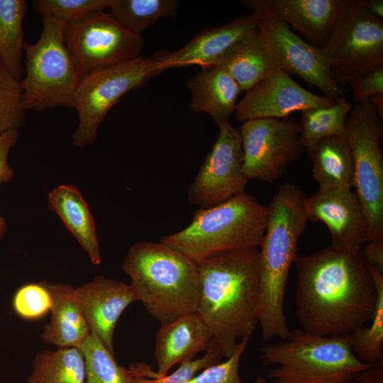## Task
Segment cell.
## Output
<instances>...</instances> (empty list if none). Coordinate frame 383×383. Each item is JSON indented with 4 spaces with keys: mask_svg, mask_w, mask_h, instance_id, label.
Instances as JSON below:
<instances>
[{
    "mask_svg": "<svg viewBox=\"0 0 383 383\" xmlns=\"http://www.w3.org/2000/svg\"><path fill=\"white\" fill-rule=\"evenodd\" d=\"M296 315L308 332L323 336L350 333L369 322L377 290L360 252L331 245L295 260Z\"/></svg>",
    "mask_w": 383,
    "mask_h": 383,
    "instance_id": "cell-1",
    "label": "cell"
},
{
    "mask_svg": "<svg viewBox=\"0 0 383 383\" xmlns=\"http://www.w3.org/2000/svg\"><path fill=\"white\" fill-rule=\"evenodd\" d=\"M196 313L210 329L224 357L251 335L258 324L260 294L259 250L226 252L197 264Z\"/></svg>",
    "mask_w": 383,
    "mask_h": 383,
    "instance_id": "cell-2",
    "label": "cell"
},
{
    "mask_svg": "<svg viewBox=\"0 0 383 383\" xmlns=\"http://www.w3.org/2000/svg\"><path fill=\"white\" fill-rule=\"evenodd\" d=\"M306 197L299 187L286 182L268 206L267 228L259 246L258 324L263 341L285 339L290 334L284 296L290 267L297 257L298 241L309 221Z\"/></svg>",
    "mask_w": 383,
    "mask_h": 383,
    "instance_id": "cell-3",
    "label": "cell"
},
{
    "mask_svg": "<svg viewBox=\"0 0 383 383\" xmlns=\"http://www.w3.org/2000/svg\"><path fill=\"white\" fill-rule=\"evenodd\" d=\"M122 268L138 301L161 324L196 312L197 264L180 252L161 241L138 242L129 248Z\"/></svg>",
    "mask_w": 383,
    "mask_h": 383,
    "instance_id": "cell-4",
    "label": "cell"
},
{
    "mask_svg": "<svg viewBox=\"0 0 383 383\" xmlns=\"http://www.w3.org/2000/svg\"><path fill=\"white\" fill-rule=\"evenodd\" d=\"M268 206L242 193L209 208H200L184 229L160 241L199 262L244 248H257L265 235Z\"/></svg>",
    "mask_w": 383,
    "mask_h": 383,
    "instance_id": "cell-5",
    "label": "cell"
},
{
    "mask_svg": "<svg viewBox=\"0 0 383 383\" xmlns=\"http://www.w3.org/2000/svg\"><path fill=\"white\" fill-rule=\"evenodd\" d=\"M260 353L262 364L274 366L267 374L273 383H348L374 366L355 355L348 334L292 330L287 338L262 346Z\"/></svg>",
    "mask_w": 383,
    "mask_h": 383,
    "instance_id": "cell-6",
    "label": "cell"
},
{
    "mask_svg": "<svg viewBox=\"0 0 383 383\" xmlns=\"http://www.w3.org/2000/svg\"><path fill=\"white\" fill-rule=\"evenodd\" d=\"M40 15L43 27L38 40L23 45L22 106L26 111L74 107L82 76L64 41V22Z\"/></svg>",
    "mask_w": 383,
    "mask_h": 383,
    "instance_id": "cell-7",
    "label": "cell"
},
{
    "mask_svg": "<svg viewBox=\"0 0 383 383\" xmlns=\"http://www.w3.org/2000/svg\"><path fill=\"white\" fill-rule=\"evenodd\" d=\"M382 134V119L369 99L353 106L344 136L353 161L355 192L368 223V241L383 240Z\"/></svg>",
    "mask_w": 383,
    "mask_h": 383,
    "instance_id": "cell-8",
    "label": "cell"
},
{
    "mask_svg": "<svg viewBox=\"0 0 383 383\" xmlns=\"http://www.w3.org/2000/svg\"><path fill=\"white\" fill-rule=\"evenodd\" d=\"M162 71L151 57L140 56L82 77L74 96L79 123L72 135L73 144L79 148L91 144L102 121L121 98Z\"/></svg>",
    "mask_w": 383,
    "mask_h": 383,
    "instance_id": "cell-9",
    "label": "cell"
},
{
    "mask_svg": "<svg viewBox=\"0 0 383 383\" xmlns=\"http://www.w3.org/2000/svg\"><path fill=\"white\" fill-rule=\"evenodd\" d=\"M330 73L341 88L383 67V19L370 14L364 0H346L326 48Z\"/></svg>",
    "mask_w": 383,
    "mask_h": 383,
    "instance_id": "cell-10",
    "label": "cell"
},
{
    "mask_svg": "<svg viewBox=\"0 0 383 383\" xmlns=\"http://www.w3.org/2000/svg\"><path fill=\"white\" fill-rule=\"evenodd\" d=\"M63 37L82 77L135 59L144 46L141 35L125 29L104 11L65 22Z\"/></svg>",
    "mask_w": 383,
    "mask_h": 383,
    "instance_id": "cell-11",
    "label": "cell"
},
{
    "mask_svg": "<svg viewBox=\"0 0 383 383\" xmlns=\"http://www.w3.org/2000/svg\"><path fill=\"white\" fill-rule=\"evenodd\" d=\"M239 133L243 173L248 180L273 183L304 152L299 123L294 118L248 120Z\"/></svg>",
    "mask_w": 383,
    "mask_h": 383,
    "instance_id": "cell-12",
    "label": "cell"
},
{
    "mask_svg": "<svg viewBox=\"0 0 383 383\" xmlns=\"http://www.w3.org/2000/svg\"><path fill=\"white\" fill-rule=\"evenodd\" d=\"M258 30L277 70L297 75L330 99L344 97V89L331 77L325 48L308 43L277 19H261Z\"/></svg>",
    "mask_w": 383,
    "mask_h": 383,
    "instance_id": "cell-13",
    "label": "cell"
},
{
    "mask_svg": "<svg viewBox=\"0 0 383 383\" xmlns=\"http://www.w3.org/2000/svg\"><path fill=\"white\" fill-rule=\"evenodd\" d=\"M188 189V201L200 208L222 204L244 193L248 180L243 173V155L239 131L226 122Z\"/></svg>",
    "mask_w": 383,
    "mask_h": 383,
    "instance_id": "cell-14",
    "label": "cell"
},
{
    "mask_svg": "<svg viewBox=\"0 0 383 383\" xmlns=\"http://www.w3.org/2000/svg\"><path fill=\"white\" fill-rule=\"evenodd\" d=\"M334 102L308 91L288 73L277 70L246 91L236 105L235 118L243 123L256 118H285L294 112L327 107Z\"/></svg>",
    "mask_w": 383,
    "mask_h": 383,
    "instance_id": "cell-15",
    "label": "cell"
},
{
    "mask_svg": "<svg viewBox=\"0 0 383 383\" xmlns=\"http://www.w3.org/2000/svg\"><path fill=\"white\" fill-rule=\"evenodd\" d=\"M260 16L252 12L231 22L197 33L183 47L160 51L151 58L162 70L199 65L201 69L218 65L258 28Z\"/></svg>",
    "mask_w": 383,
    "mask_h": 383,
    "instance_id": "cell-16",
    "label": "cell"
},
{
    "mask_svg": "<svg viewBox=\"0 0 383 383\" xmlns=\"http://www.w3.org/2000/svg\"><path fill=\"white\" fill-rule=\"evenodd\" d=\"M240 2L262 19L284 21L306 42L324 48L346 0H242Z\"/></svg>",
    "mask_w": 383,
    "mask_h": 383,
    "instance_id": "cell-17",
    "label": "cell"
},
{
    "mask_svg": "<svg viewBox=\"0 0 383 383\" xmlns=\"http://www.w3.org/2000/svg\"><path fill=\"white\" fill-rule=\"evenodd\" d=\"M305 209L309 220L328 227L334 248L359 252L368 241L367 217L355 192L318 190L306 197Z\"/></svg>",
    "mask_w": 383,
    "mask_h": 383,
    "instance_id": "cell-18",
    "label": "cell"
},
{
    "mask_svg": "<svg viewBox=\"0 0 383 383\" xmlns=\"http://www.w3.org/2000/svg\"><path fill=\"white\" fill-rule=\"evenodd\" d=\"M74 296L91 333L114 355L116 323L125 309L138 301L132 286L99 275L75 288Z\"/></svg>",
    "mask_w": 383,
    "mask_h": 383,
    "instance_id": "cell-19",
    "label": "cell"
},
{
    "mask_svg": "<svg viewBox=\"0 0 383 383\" xmlns=\"http://www.w3.org/2000/svg\"><path fill=\"white\" fill-rule=\"evenodd\" d=\"M212 341L210 329L196 312L161 324L156 334L154 352L157 372L150 374L139 365L138 374L165 376L172 366L192 360L199 352L206 351Z\"/></svg>",
    "mask_w": 383,
    "mask_h": 383,
    "instance_id": "cell-20",
    "label": "cell"
},
{
    "mask_svg": "<svg viewBox=\"0 0 383 383\" xmlns=\"http://www.w3.org/2000/svg\"><path fill=\"white\" fill-rule=\"evenodd\" d=\"M190 92L189 107L195 113L205 112L219 126L229 122L242 91L221 65L201 69L187 84Z\"/></svg>",
    "mask_w": 383,
    "mask_h": 383,
    "instance_id": "cell-21",
    "label": "cell"
},
{
    "mask_svg": "<svg viewBox=\"0 0 383 383\" xmlns=\"http://www.w3.org/2000/svg\"><path fill=\"white\" fill-rule=\"evenodd\" d=\"M51 296L50 321L44 326L41 340L57 348H79L91 334L74 296L67 284L44 282Z\"/></svg>",
    "mask_w": 383,
    "mask_h": 383,
    "instance_id": "cell-22",
    "label": "cell"
},
{
    "mask_svg": "<svg viewBox=\"0 0 383 383\" xmlns=\"http://www.w3.org/2000/svg\"><path fill=\"white\" fill-rule=\"evenodd\" d=\"M48 204L85 250L91 262L100 265L101 257L94 221L77 187L71 184L57 186L48 194Z\"/></svg>",
    "mask_w": 383,
    "mask_h": 383,
    "instance_id": "cell-23",
    "label": "cell"
},
{
    "mask_svg": "<svg viewBox=\"0 0 383 383\" xmlns=\"http://www.w3.org/2000/svg\"><path fill=\"white\" fill-rule=\"evenodd\" d=\"M318 191H350L354 187L351 150L344 135L322 139L309 156Z\"/></svg>",
    "mask_w": 383,
    "mask_h": 383,
    "instance_id": "cell-24",
    "label": "cell"
},
{
    "mask_svg": "<svg viewBox=\"0 0 383 383\" xmlns=\"http://www.w3.org/2000/svg\"><path fill=\"white\" fill-rule=\"evenodd\" d=\"M218 65L223 66L241 91H245L277 70L258 28Z\"/></svg>",
    "mask_w": 383,
    "mask_h": 383,
    "instance_id": "cell-25",
    "label": "cell"
},
{
    "mask_svg": "<svg viewBox=\"0 0 383 383\" xmlns=\"http://www.w3.org/2000/svg\"><path fill=\"white\" fill-rule=\"evenodd\" d=\"M84 356L78 348L45 349L38 353L27 383H85Z\"/></svg>",
    "mask_w": 383,
    "mask_h": 383,
    "instance_id": "cell-26",
    "label": "cell"
},
{
    "mask_svg": "<svg viewBox=\"0 0 383 383\" xmlns=\"http://www.w3.org/2000/svg\"><path fill=\"white\" fill-rule=\"evenodd\" d=\"M27 12L24 0H0V59L18 80L24 74L23 21Z\"/></svg>",
    "mask_w": 383,
    "mask_h": 383,
    "instance_id": "cell-27",
    "label": "cell"
},
{
    "mask_svg": "<svg viewBox=\"0 0 383 383\" xmlns=\"http://www.w3.org/2000/svg\"><path fill=\"white\" fill-rule=\"evenodd\" d=\"M352 107L345 97H340L330 106L301 112L300 140L309 157L322 139L344 135L346 119Z\"/></svg>",
    "mask_w": 383,
    "mask_h": 383,
    "instance_id": "cell-28",
    "label": "cell"
},
{
    "mask_svg": "<svg viewBox=\"0 0 383 383\" xmlns=\"http://www.w3.org/2000/svg\"><path fill=\"white\" fill-rule=\"evenodd\" d=\"M377 290L374 314L367 327L348 334L351 349L362 362L376 365L382 362L383 350V272L367 263Z\"/></svg>",
    "mask_w": 383,
    "mask_h": 383,
    "instance_id": "cell-29",
    "label": "cell"
},
{
    "mask_svg": "<svg viewBox=\"0 0 383 383\" xmlns=\"http://www.w3.org/2000/svg\"><path fill=\"white\" fill-rule=\"evenodd\" d=\"M178 5L176 0H112L109 13L125 29L140 35L161 18L174 16Z\"/></svg>",
    "mask_w": 383,
    "mask_h": 383,
    "instance_id": "cell-30",
    "label": "cell"
},
{
    "mask_svg": "<svg viewBox=\"0 0 383 383\" xmlns=\"http://www.w3.org/2000/svg\"><path fill=\"white\" fill-rule=\"evenodd\" d=\"M85 364V383H131L133 373L118 365L111 353L93 333L78 348Z\"/></svg>",
    "mask_w": 383,
    "mask_h": 383,
    "instance_id": "cell-31",
    "label": "cell"
},
{
    "mask_svg": "<svg viewBox=\"0 0 383 383\" xmlns=\"http://www.w3.org/2000/svg\"><path fill=\"white\" fill-rule=\"evenodd\" d=\"M22 89L17 79L0 59V133L19 130L26 122L22 106Z\"/></svg>",
    "mask_w": 383,
    "mask_h": 383,
    "instance_id": "cell-32",
    "label": "cell"
},
{
    "mask_svg": "<svg viewBox=\"0 0 383 383\" xmlns=\"http://www.w3.org/2000/svg\"><path fill=\"white\" fill-rule=\"evenodd\" d=\"M112 0H35L33 8L38 13H48L52 18L67 22L89 13L104 11Z\"/></svg>",
    "mask_w": 383,
    "mask_h": 383,
    "instance_id": "cell-33",
    "label": "cell"
},
{
    "mask_svg": "<svg viewBox=\"0 0 383 383\" xmlns=\"http://www.w3.org/2000/svg\"><path fill=\"white\" fill-rule=\"evenodd\" d=\"M52 299L44 282L30 283L20 287L13 299L15 312L21 318L38 319L50 311Z\"/></svg>",
    "mask_w": 383,
    "mask_h": 383,
    "instance_id": "cell-34",
    "label": "cell"
},
{
    "mask_svg": "<svg viewBox=\"0 0 383 383\" xmlns=\"http://www.w3.org/2000/svg\"><path fill=\"white\" fill-rule=\"evenodd\" d=\"M205 354L200 358L180 364L179 368L170 374L162 377L151 375H137L133 373L131 383H187L201 370L221 362L223 357L219 346L213 340Z\"/></svg>",
    "mask_w": 383,
    "mask_h": 383,
    "instance_id": "cell-35",
    "label": "cell"
},
{
    "mask_svg": "<svg viewBox=\"0 0 383 383\" xmlns=\"http://www.w3.org/2000/svg\"><path fill=\"white\" fill-rule=\"evenodd\" d=\"M251 335H246L237 343L232 355L224 362H220L203 370L187 383H243L239 365Z\"/></svg>",
    "mask_w": 383,
    "mask_h": 383,
    "instance_id": "cell-36",
    "label": "cell"
},
{
    "mask_svg": "<svg viewBox=\"0 0 383 383\" xmlns=\"http://www.w3.org/2000/svg\"><path fill=\"white\" fill-rule=\"evenodd\" d=\"M348 85L355 104L375 94H383V67L355 78Z\"/></svg>",
    "mask_w": 383,
    "mask_h": 383,
    "instance_id": "cell-37",
    "label": "cell"
},
{
    "mask_svg": "<svg viewBox=\"0 0 383 383\" xmlns=\"http://www.w3.org/2000/svg\"><path fill=\"white\" fill-rule=\"evenodd\" d=\"M19 136L18 130L11 129L0 133V184L6 183L14 175L7 159L11 148L16 144ZM7 231L5 219L0 216V239Z\"/></svg>",
    "mask_w": 383,
    "mask_h": 383,
    "instance_id": "cell-38",
    "label": "cell"
},
{
    "mask_svg": "<svg viewBox=\"0 0 383 383\" xmlns=\"http://www.w3.org/2000/svg\"><path fill=\"white\" fill-rule=\"evenodd\" d=\"M360 252L367 263L383 272V240L367 242L366 245Z\"/></svg>",
    "mask_w": 383,
    "mask_h": 383,
    "instance_id": "cell-39",
    "label": "cell"
},
{
    "mask_svg": "<svg viewBox=\"0 0 383 383\" xmlns=\"http://www.w3.org/2000/svg\"><path fill=\"white\" fill-rule=\"evenodd\" d=\"M348 383H383L382 362L357 374Z\"/></svg>",
    "mask_w": 383,
    "mask_h": 383,
    "instance_id": "cell-40",
    "label": "cell"
},
{
    "mask_svg": "<svg viewBox=\"0 0 383 383\" xmlns=\"http://www.w3.org/2000/svg\"><path fill=\"white\" fill-rule=\"evenodd\" d=\"M367 11L372 16L379 19L383 18L382 0H364Z\"/></svg>",
    "mask_w": 383,
    "mask_h": 383,
    "instance_id": "cell-41",
    "label": "cell"
},
{
    "mask_svg": "<svg viewBox=\"0 0 383 383\" xmlns=\"http://www.w3.org/2000/svg\"><path fill=\"white\" fill-rule=\"evenodd\" d=\"M369 100L380 118H383V94L372 96Z\"/></svg>",
    "mask_w": 383,
    "mask_h": 383,
    "instance_id": "cell-42",
    "label": "cell"
},
{
    "mask_svg": "<svg viewBox=\"0 0 383 383\" xmlns=\"http://www.w3.org/2000/svg\"><path fill=\"white\" fill-rule=\"evenodd\" d=\"M253 383H268L267 379L262 377H257Z\"/></svg>",
    "mask_w": 383,
    "mask_h": 383,
    "instance_id": "cell-43",
    "label": "cell"
}]
</instances>
